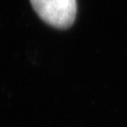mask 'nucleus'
Instances as JSON below:
<instances>
[{
	"instance_id": "nucleus-1",
	"label": "nucleus",
	"mask_w": 127,
	"mask_h": 127,
	"mask_svg": "<svg viewBox=\"0 0 127 127\" xmlns=\"http://www.w3.org/2000/svg\"><path fill=\"white\" fill-rule=\"evenodd\" d=\"M34 10L48 25L67 29L72 26L77 14L76 0H30Z\"/></svg>"
}]
</instances>
